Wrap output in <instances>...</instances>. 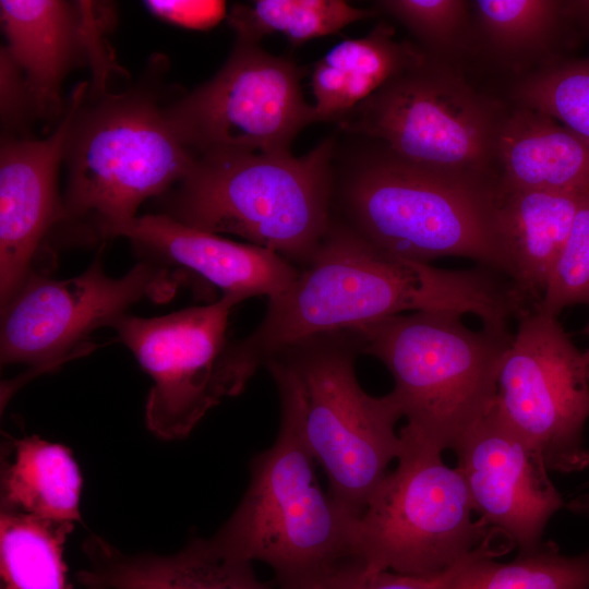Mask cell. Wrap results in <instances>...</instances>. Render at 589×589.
Segmentation results:
<instances>
[{
	"instance_id": "cell-1",
	"label": "cell",
	"mask_w": 589,
	"mask_h": 589,
	"mask_svg": "<svg viewBox=\"0 0 589 589\" xmlns=\"http://www.w3.org/2000/svg\"><path fill=\"white\" fill-rule=\"evenodd\" d=\"M517 308L510 283L494 271L443 269L395 257L334 217L296 280L268 299L261 323L230 342L229 356L249 382L271 357L294 344L406 311H455L474 314L485 326L505 327Z\"/></svg>"
},
{
	"instance_id": "cell-2",
	"label": "cell",
	"mask_w": 589,
	"mask_h": 589,
	"mask_svg": "<svg viewBox=\"0 0 589 589\" xmlns=\"http://www.w3.org/2000/svg\"><path fill=\"white\" fill-rule=\"evenodd\" d=\"M155 92H100L87 100V83L75 87L62 160L67 188L50 240L92 244L116 238L144 201L165 194L192 169L196 157Z\"/></svg>"
},
{
	"instance_id": "cell-3",
	"label": "cell",
	"mask_w": 589,
	"mask_h": 589,
	"mask_svg": "<svg viewBox=\"0 0 589 589\" xmlns=\"http://www.w3.org/2000/svg\"><path fill=\"white\" fill-rule=\"evenodd\" d=\"M352 330L315 336L271 357L280 413L325 471L329 494L359 518L371 495L397 459L395 432L401 413L388 393L371 396L360 386Z\"/></svg>"
},
{
	"instance_id": "cell-4",
	"label": "cell",
	"mask_w": 589,
	"mask_h": 589,
	"mask_svg": "<svg viewBox=\"0 0 589 589\" xmlns=\"http://www.w3.org/2000/svg\"><path fill=\"white\" fill-rule=\"evenodd\" d=\"M334 140L301 157L216 153L160 195L163 213L189 227L232 233L298 268L309 263L332 220Z\"/></svg>"
},
{
	"instance_id": "cell-5",
	"label": "cell",
	"mask_w": 589,
	"mask_h": 589,
	"mask_svg": "<svg viewBox=\"0 0 589 589\" xmlns=\"http://www.w3.org/2000/svg\"><path fill=\"white\" fill-rule=\"evenodd\" d=\"M464 314L430 310L352 329L360 353L390 372L405 428L440 450L454 449L494 406L508 329L469 328Z\"/></svg>"
},
{
	"instance_id": "cell-6",
	"label": "cell",
	"mask_w": 589,
	"mask_h": 589,
	"mask_svg": "<svg viewBox=\"0 0 589 589\" xmlns=\"http://www.w3.org/2000/svg\"><path fill=\"white\" fill-rule=\"evenodd\" d=\"M314 465L280 413L275 443L253 457L240 504L209 538L230 556L271 566L278 589H309L357 562L358 518L322 490Z\"/></svg>"
},
{
	"instance_id": "cell-7",
	"label": "cell",
	"mask_w": 589,
	"mask_h": 589,
	"mask_svg": "<svg viewBox=\"0 0 589 589\" xmlns=\"http://www.w3.org/2000/svg\"><path fill=\"white\" fill-rule=\"evenodd\" d=\"M497 191L498 184L435 172L389 153L350 175L340 203L344 221L392 256L429 264L466 257L509 279L496 226Z\"/></svg>"
},
{
	"instance_id": "cell-8",
	"label": "cell",
	"mask_w": 589,
	"mask_h": 589,
	"mask_svg": "<svg viewBox=\"0 0 589 589\" xmlns=\"http://www.w3.org/2000/svg\"><path fill=\"white\" fill-rule=\"evenodd\" d=\"M399 436L395 470L356 521L354 557L368 572L436 576L502 533L472 520L466 481L442 450L405 426Z\"/></svg>"
},
{
	"instance_id": "cell-9",
	"label": "cell",
	"mask_w": 589,
	"mask_h": 589,
	"mask_svg": "<svg viewBox=\"0 0 589 589\" xmlns=\"http://www.w3.org/2000/svg\"><path fill=\"white\" fill-rule=\"evenodd\" d=\"M503 120L492 103L425 58L354 107L339 125L383 141L408 164L498 184L489 170Z\"/></svg>"
},
{
	"instance_id": "cell-10",
	"label": "cell",
	"mask_w": 589,
	"mask_h": 589,
	"mask_svg": "<svg viewBox=\"0 0 589 589\" xmlns=\"http://www.w3.org/2000/svg\"><path fill=\"white\" fill-rule=\"evenodd\" d=\"M303 73L291 59L237 39L221 69L166 104V115L195 157L289 154L294 137L314 123L301 89Z\"/></svg>"
},
{
	"instance_id": "cell-11",
	"label": "cell",
	"mask_w": 589,
	"mask_h": 589,
	"mask_svg": "<svg viewBox=\"0 0 589 589\" xmlns=\"http://www.w3.org/2000/svg\"><path fill=\"white\" fill-rule=\"evenodd\" d=\"M244 300L223 293L213 303L161 316L128 313L111 326L153 381L145 421L156 436L185 437L212 408L245 387L227 338L230 312Z\"/></svg>"
},
{
	"instance_id": "cell-12",
	"label": "cell",
	"mask_w": 589,
	"mask_h": 589,
	"mask_svg": "<svg viewBox=\"0 0 589 589\" xmlns=\"http://www.w3.org/2000/svg\"><path fill=\"white\" fill-rule=\"evenodd\" d=\"M100 255L82 274L53 279L31 274L1 306V363H23L32 373L56 368L84 352L86 339L111 327L134 303L172 298L182 275L143 259L119 278L108 276Z\"/></svg>"
},
{
	"instance_id": "cell-13",
	"label": "cell",
	"mask_w": 589,
	"mask_h": 589,
	"mask_svg": "<svg viewBox=\"0 0 589 589\" xmlns=\"http://www.w3.org/2000/svg\"><path fill=\"white\" fill-rule=\"evenodd\" d=\"M497 375L494 407L543 458L549 470L589 466V368L557 316L533 306L521 313Z\"/></svg>"
},
{
	"instance_id": "cell-14",
	"label": "cell",
	"mask_w": 589,
	"mask_h": 589,
	"mask_svg": "<svg viewBox=\"0 0 589 589\" xmlns=\"http://www.w3.org/2000/svg\"><path fill=\"white\" fill-rule=\"evenodd\" d=\"M454 450L480 519L519 551L538 546L548 521L565 505L541 455L494 406Z\"/></svg>"
},
{
	"instance_id": "cell-15",
	"label": "cell",
	"mask_w": 589,
	"mask_h": 589,
	"mask_svg": "<svg viewBox=\"0 0 589 589\" xmlns=\"http://www.w3.org/2000/svg\"><path fill=\"white\" fill-rule=\"evenodd\" d=\"M73 107L71 98L56 129L45 139L1 137V306L36 273L33 266L61 219L58 172Z\"/></svg>"
},
{
	"instance_id": "cell-16",
	"label": "cell",
	"mask_w": 589,
	"mask_h": 589,
	"mask_svg": "<svg viewBox=\"0 0 589 589\" xmlns=\"http://www.w3.org/2000/svg\"><path fill=\"white\" fill-rule=\"evenodd\" d=\"M101 3L1 0L5 48L22 70L38 118L63 116L61 85L83 59L103 63L109 14Z\"/></svg>"
},
{
	"instance_id": "cell-17",
	"label": "cell",
	"mask_w": 589,
	"mask_h": 589,
	"mask_svg": "<svg viewBox=\"0 0 589 589\" xmlns=\"http://www.w3.org/2000/svg\"><path fill=\"white\" fill-rule=\"evenodd\" d=\"M116 237L128 238L147 260L190 269L224 293L244 299L273 298L300 272L271 250L189 227L160 213L135 217Z\"/></svg>"
},
{
	"instance_id": "cell-18",
	"label": "cell",
	"mask_w": 589,
	"mask_h": 589,
	"mask_svg": "<svg viewBox=\"0 0 589 589\" xmlns=\"http://www.w3.org/2000/svg\"><path fill=\"white\" fill-rule=\"evenodd\" d=\"M89 568L77 581L104 589H274L261 582L252 563L226 554L211 539H192L171 555L125 554L92 536L83 544Z\"/></svg>"
},
{
	"instance_id": "cell-19",
	"label": "cell",
	"mask_w": 589,
	"mask_h": 589,
	"mask_svg": "<svg viewBox=\"0 0 589 589\" xmlns=\"http://www.w3.org/2000/svg\"><path fill=\"white\" fill-rule=\"evenodd\" d=\"M587 191H497L496 226L508 277L538 305Z\"/></svg>"
},
{
	"instance_id": "cell-20",
	"label": "cell",
	"mask_w": 589,
	"mask_h": 589,
	"mask_svg": "<svg viewBox=\"0 0 589 589\" xmlns=\"http://www.w3.org/2000/svg\"><path fill=\"white\" fill-rule=\"evenodd\" d=\"M496 158L500 192L589 190V140L534 109L503 120Z\"/></svg>"
},
{
	"instance_id": "cell-21",
	"label": "cell",
	"mask_w": 589,
	"mask_h": 589,
	"mask_svg": "<svg viewBox=\"0 0 589 589\" xmlns=\"http://www.w3.org/2000/svg\"><path fill=\"white\" fill-rule=\"evenodd\" d=\"M425 58L411 44L398 41L394 27L386 22L375 25L364 37L338 43L312 70L314 122L342 119Z\"/></svg>"
},
{
	"instance_id": "cell-22",
	"label": "cell",
	"mask_w": 589,
	"mask_h": 589,
	"mask_svg": "<svg viewBox=\"0 0 589 589\" xmlns=\"http://www.w3.org/2000/svg\"><path fill=\"white\" fill-rule=\"evenodd\" d=\"M82 476L71 452L37 435L12 440L1 460V510L76 522Z\"/></svg>"
},
{
	"instance_id": "cell-23",
	"label": "cell",
	"mask_w": 589,
	"mask_h": 589,
	"mask_svg": "<svg viewBox=\"0 0 589 589\" xmlns=\"http://www.w3.org/2000/svg\"><path fill=\"white\" fill-rule=\"evenodd\" d=\"M513 548L496 534L435 578L441 589H589V551L567 556L542 541L510 562L494 560Z\"/></svg>"
},
{
	"instance_id": "cell-24",
	"label": "cell",
	"mask_w": 589,
	"mask_h": 589,
	"mask_svg": "<svg viewBox=\"0 0 589 589\" xmlns=\"http://www.w3.org/2000/svg\"><path fill=\"white\" fill-rule=\"evenodd\" d=\"M74 522L1 510L0 570L4 589H72L63 548Z\"/></svg>"
},
{
	"instance_id": "cell-25",
	"label": "cell",
	"mask_w": 589,
	"mask_h": 589,
	"mask_svg": "<svg viewBox=\"0 0 589 589\" xmlns=\"http://www.w3.org/2000/svg\"><path fill=\"white\" fill-rule=\"evenodd\" d=\"M377 12L354 8L342 0H259L236 4L227 21L238 40L259 44L264 36L280 33L299 46L338 33Z\"/></svg>"
},
{
	"instance_id": "cell-26",
	"label": "cell",
	"mask_w": 589,
	"mask_h": 589,
	"mask_svg": "<svg viewBox=\"0 0 589 589\" xmlns=\"http://www.w3.org/2000/svg\"><path fill=\"white\" fill-rule=\"evenodd\" d=\"M490 45L505 56L543 48L573 2L554 0H478L472 2Z\"/></svg>"
},
{
	"instance_id": "cell-27",
	"label": "cell",
	"mask_w": 589,
	"mask_h": 589,
	"mask_svg": "<svg viewBox=\"0 0 589 589\" xmlns=\"http://www.w3.org/2000/svg\"><path fill=\"white\" fill-rule=\"evenodd\" d=\"M514 94L522 107L589 140V58L541 70L519 83Z\"/></svg>"
},
{
	"instance_id": "cell-28",
	"label": "cell",
	"mask_w": 589,
	"mask_h": 589,
	"mask_svg": "<svg viewBox=\"0 0 589 589\" xmlns=\"http://www.w3.org/2000/svg\"><path fill=\"white\" fill-rule=\"evenodd\" d=\"M589 306V191L576 212L569 235L537 308L557 316L565 308Z\"/></svg>"
},
{
	"instance_id": "cell-29",
	"label": "cell",
	"mask_w": 589,
	"mask_h": 589,
	"mask_svg": "<svg viewBox=\"0 0 589 589\" xmlns=\"http://www.w3.org/2000/svg\"><path fill=\"white\" fill-rule=\"evenodd\" d=\"M470 2L464 0H383L377 7L434 51L450 50L459 39Z\"/></svg>"
},
{
	"instance_id": "cell-30",
	"label": "cell",
	"mask_w": 589,
	"mask_h": 589,
	"mask_svg": "<svg viewBox=\"0 0 589 589\" xmlns=\"http://www.w3.org/2000/svg\"><path fill=\"white\" fill-rule=\"evenodd\" d=\"M0 111L2 136L31 139L25 135L28 123L37 119V111L25 76L5 47L0 53Z\"/></svg>"
},
{
	"instance_id": "cell-31",
	"label": "cell",
	"mask_w": 589,
	"mask_h": 589,
	"mask_svg": "<svg viewBox=\"0 0 589 589\" xmlns=\"http://www.w3.org/2000/svg\"><path fill=\"white\" fill-rule=\"evenodd\" d=\"M309 589H441L435 576L404 575L390 570L368 572L349 563Z\"/></svg>"
},
{
	"instance_id": "cell-32",
	"label": "cell",
	"mask_w": 589,
	"mask_h": 589,
	"mask_svg": "<svg viewBox=\"0 0 589 589\" xmlns=\"http://www.w3.org/2000/svg\"><path fill=\"white\" fill-rule=\"evenodd\" d=\"M145 7L157 17L169 23L206 31L217 25L226 15V2L213 0H149Z\"/></svg>"
},
{
	"instance_id": "cell-33",
	"label": "cell",
	"mask_w": 589,
	"mask_h": 589,
	"mask_svg": "<svg viewBox=\"0 0 589 589\" xmlns=\"http://www.w3.org/2000/svg\"><path fill=\"white\" fill-rule=\"evenodd\" d=\"M567 507L576 514L589 515V495L573 500Z\"/></svg>"
},
{
	"instance_id": "cell-34",
	"label": "cell",
	"mask_w": 589,
	"mask_h": 589,
	"mask_svg": "<svg viewBox=\"0 0 589 589\" xmlns=\"http://www.w3.org/2000/svg\"><path fill=\"white\" fill-rule=\"evenodd\" d=\"M584 334H586L587 336H589V323L588 325L585 327V329L582 330ZM582 356H584V360L586 362V364L588 365L589 368V349L586 350L585 352H582Z\"/></svg>"
},
{
	"instance_id": "cell-35",
	"label": "cell",
	"mask_w": 589,
	"mask_h": 589,
	"mask_svg": "<svg viewBox=\"0 0 589 589\" xmlns=\"http://www.w3.org/2000/svg\"><path fill=\"white\" fill-rule=\"evenodd\" d=\"M87 589H104L101 587H96V586H92V587H87Z\"/></svg>"
},
{
	"instance_id": "cell-36",
	"label": "cell",
	"mask_w": 589,
	"mask_h": 589,
	"mask_svg": "<svg viewBox=\"0 0 589 589\" xmlns=\"http://www.w3.org/2000/svg\"><path fill=\"white\" fill-rule=\"evenodd\" d=\"M0 589H4V588H1V587H0Z\"/></svg>"
}]
</instances>
